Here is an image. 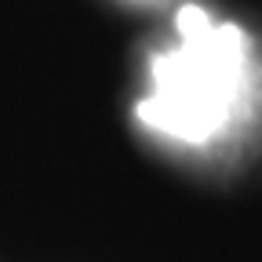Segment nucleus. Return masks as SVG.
Instances as JSON below:
<instances>
[{"label": "nucleus", "mask_w": 262, "mask_h": 262, "mask_svg": "<svg viewBox=\"0 0 262 262\" xmlns=\"http://www.w3.org/2000/svg\"><path fill=\"white\" fill-rule=\"evenodd\" d=\"M251 40L233 22H215L204 8L179 11V44L149 62V95L139 120L164 139L204 146L233 120L248 88Z\"/></svg>", "instance_id": "obj_1"}]
</instances>
